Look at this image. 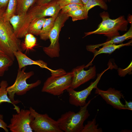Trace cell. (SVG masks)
I'll use <instances>...</instances> for the list:
<instances>
[{
	"instance_id": "cell-1",
	"label": "cell",
	"mask_w": 132,
	"mask_h": 132,
	"mask_svg": "<svg viewBox=\"0 0 132 132\" xmlns=\"http://www.w3.org/2000/svg\"><path fill=\"white\" fill-rule=\"evenodd\" d=\"M58 0H53L48 3L36 4L31 7L24 16L15 34L18 38L25 36L29 24L38 19L50 16L56 18L61 9Z\"/></svg>"
},
{
	"instance_id": "cell-2",
	"label": "cell",
	"mask_w": 132,
	"mask_h": 132,
	"mask_svg": "<svg viewBox=\"0 0 132 132\" xmlns=\"http://www.w3.org/2000/svg\"><path fill=\"white\" fill-rule=\"evenodd\" d=\"M91 100L81 107L77 113L69 111L62 114L57 121L60 129L65 132H81L84 122L90 115L87 107Z\"/></svg>"
},
{
	"instance_id": "cell-3",
	"label": "cell",
	"mask_w": 132,
	"mask_h": 132,
	"mask_svg": "<svg viewBox=\"0 0 132 132\" xmlns=\"http://www.w3.org/2000/svg\"><path fill=\"white\" fill-rule=\"evenodd\" d=\"M102 22L98 25L97 29L90 32L85 33L84 37L93 34H103L109 38L120 35L119 31H126L129 22L123 16L112 19L109 17L107 12L103 11L100 14Z\"/></svg>"
},
{
	"instance_id": "cell-4",
	"label": "cell",
	"mask_w": 132,
	"mask_h": 132,
	"mask_svg": "<svg viewBox=\"0 0 132 132\" xmlns=\"http://www.w3.org/2000/svg\"><path fill=\"white\" fill-rule=\"evenodd\" d=\"M0 46L4 54L13 61L14 53L21 50L20 41L16 36L9 21H5L0 15Z\"/></svg>"
},
{
	"instance_id": "cell-5",
	"label": "cell",
	"mask_w": 132,
	"mask_h": 132,
	"mask_svg": "<svg viewBox=\"0 0 132 132\" xmlns=\"http://www.w3.org/2000/svg\"><path fill=\"white\" fill-rule=\"evenodd\" d=\"M71 72L67 73L64 69L51 75L44 83L42 92L55 96L62 94L65 90L70 87L72 79Z\"/></svg>"
},
{
	"instance_id": "cell-6",
	"label": "cell",
	"mask_w": 132,
	"mask_h": 132,
	"mask_svg": "<svg viewBox=\"0 0 132 132\" xmlns=\"http://www.w3.org/2000/svg\"><path fill=\"white\" fill-rule=\"evenodd\" d=\"M25 67L21 69H18L14 83L7 88L9 97L15 105L20 102V101L14 100L15 94L18 95H24L31 89L39 85L41 82L40 80H38L33 83H27V80L33 75L34 73L33 71L25 72Z\"/></svg>"
},
{
	"instance_id": "cell-7",
	"label": "cell",
	"mask_w": 132,
	"mask_h": 132,
	"mask_svg": "<svg viewBox=\"0 0 132 132\" xmlns=\"http://www.w3.org/2000/svg\"><path fill=\"white\" fill-rule=\"evenodd\" d=\"M69 18L67 13L60 12L55 19L54 26L49 35L50 44L48 46L44 47L43 49L45 53L51 58L59 56V33L61 28Z\"/></svg>"
},
{
	"instance_id": "cell-8",
	"label": "cell",
	"mask_w": 132,
	"mask_h": 132,
	"mask_svg": "<svg viewBox=\"0 0 132 132\" xmlns=\"http://www.w3.org/2000/svg\"><path fill=\"white\" fill-rule=\"evenodd\" d=\"M30 113L34 117L30 126L35 132H63L60 128L57 122L47 114H40L30 107Z\"/></svg>"
},
{
	"instance_id": "cell-9",
	"label": "cell",
	"mask_w": 132,
	"mask_h": 132,
	"mask_svg": "<svg viewBox=\"0 0 132 132\" xmlns=\"http://www.w3.org/2000/svg\"><path fill=\"white\" fill-rule=\"evenodd\" d=\"M33 118L29 110L21 109L12 115L8 128L11 132H33L30 123Z\"/></svg>"
},
{
	"instance_id": "cell-10",
	"label": "cell",
	"mask_w": 132,
	"mask_h": 132,
	"mask_svg": "<svg viewBox=\"0 0 132 132\" xmlns=\"http://www.w3.org/2000/svg\"><path fill=\"white\" fill-rule=\"evenodd\" d=\"M109 68V67L100 73L97 74L95 80L91 82L88 87L82 90L77 91L70 88L67 89L66 90L69 95V102L70 104L76 107H81L85 105L87 98L92 90L97 87L102 75Z\"/></svg>"
},
{
	"instance_id": "cell-11",
	"label": "cell",
	"mask_w": 132,
	"mask_h": 132,
	"mask_svg": "<svg viewBox=\"0 0 132 132\" xmlns=\"http://www.w3.org/2000/svg\"><path fill=\"white\" fill-rule=\"evenodd\" d=\"M85 67V65H83L77 66L72 70V81L70 88L74 89L95 77L96 74L95 66L90 67L87 70L84 69Z\"/></svg>"
},
{
	"instance_id": "cell-12",
	"label": "cell",
	"mask_w": 132,
	"mask_h": 132,
	"mask_svg": "<svg viewBox=\"0 0 132 132\" xmlns=\"http://www.w3.org/2000/svg\"><path fill=\"white\" fill-rule=\"evenodd\" d=\"M95 88V93L100 95L107 104L117 109L125 110L124 104L120 100L124 97L121 91L112 88L106 90H101L97 87Z\"/></svg>"
},
{
	"instance_id": "cell-13",
	"label": "cell",
	"mask_w": 132,
	"mask_h": 132,
	"mask_svg": "<svg viewBox=\"0 0 132 132\" xmlns=\"http://www.w3.org/2000/svg\"><path fill=\"white\" fill-rule=\"evenodd\" d=\"M14 55L18 62L19 69H21L28 65H36L41 68L48 69L50 71L51 70L47 67V64L45 62L40 60L36 61L33 60L23 53L21 51L15 52Z\"/></svg>"
},
{
	"instance_id": "cell-14",
	"label": "cell",
	"mask_w": 132,
	"mask_h": 132,
	"mask_svg": "<svg viewBox=\"0 0 132 132\" xmlns=\"http://www.w3.org/2000/svg\"><path fill=\"white\" fill-rule=\"evenodd\" d=\"M132 38V26L131 24L129 29L123 35L114 36L111 38L110 40L103 43L87 45L86 46V49L88 51L92 52L96 48H99L100 46L108 44H119L122 42L126 40L131 39Z\"/></svg>"
},
{
	"instance_id": "cell-15",
	"label": "cell",
	"mask_w": 132,
	"mask_h": 132,
	"mask_svg": "<svg viewBox=\"0 0 132 132\" xmlns=\"http://www.w3.org/2000/svg\"><path fill=\"white\" fill-rule=\"evenodd\" d=\"M132 41L125 44H122L119 45L115 44H108L102 46L101 48H99V50H95L92 52L94 55V57L91 61L88 64L90 65L95 57L99 54L103 53L111 54L116 49L125 46L132 45Z\"/></svg>"
},
{
	"instance_id": "cell-16",
	"label": "cell",
	"mask_w": 132,
	"mask_h": 132,
	"mask_svg": "<svg viewBox=\"0 0 132 132\" xmlns=\"http://www.w3.org/2000/svg\"><path fill=\"white\" fill-rule=\"evenodd\" d=\"M7 82L5 80H2L0 83V105L3 102H7L12 104L14 106V109L17 112L20 110V108L14 105L11 101L7 95L8 92L7 88L8 87Z\"/></svg>"
},
{
	"instance_id": "cell-17",
	"label": "cell",
	"mask_w": 132,
	"mask_h": 132,
	"mask_svg": "<svg viewBox=\"0 0 132 132\" xmlns=\"http://www.w3.org/2000/svg\"><path fill=\"white\" fill-rule=\"evenodd\" d=\"M55 19L52 17L46 18L39 35L41 39L45 41L49 39V34L54 26Z\"/></svg>"
},
{
	"instance_id": "cell-18",
	"label": "cell",
	"mask_w": 132,
	"mask_h": 132,
	"mask_svg": "<svg viewBox=\"0 0 132 132\" xmlns=\"http://www.w3.org/2000/svg\"><path fill=\"white\" fill-rule=\"evenodd\" d=\"M36 0H16L15 14L25 15Z\"/></svg>"
},
{
	"instance_id": "cell-19",
	"label": "cell",
	"mask_w": 132,
	"mask_h": 132,
	"mask_svg": "<svg viewBox=\"0 0 132 132\" xmlns=\"http://www.w3.org/2000/svg\"><path fill=\"white\" fill-rule=\"evenodd\" d=\"M46 19L45 18H43L31 22L28 26L27 33H30L37 36L39 35Z\"/></svg>"
},
{
	"instance_id": "cell-20",
	"label": "cell",
	"mask_w": 132,
	"mask_h": 132,
	"mask_svg": "<svg viewBox=\"0 0 132 132\" xmlns=\"http://www.w3.org/2000/svg\"><path fill=\"white\" fill-rule=\"evenodd\" d=\"M13 60L5 54H0V77L3 76L12 64Z\"/></svg>"
},
{
	"instance_id": "cell-21",
	"label": "cell",
	"mask_w": 132,
	"mask_h": 132,
	"mask_svg": "<svg viewBox=\"0 0 132 132\" xmlns=\"http://www.w3.org/2000/svg\"><path fill=\"white\" fill-rule=\"evenodd\" d=\"M99 6L101 9L107 10L108 7L106 2L103 0H88L87 3L83 5L84 10L88 14L89 10L96 6Z\"/></svg>"
},
{
	"instance_id": "cell-22",
	"label": "cell",
	"mask_w": 132,
	"mask_h": 132,
	"mask_svg": "<svg viewBox=\"0 0 132 132\" xmlns=\"http://www.w3.org/2000/svg\"><path fill=\"white\" fill-rule=\"evenodd\" d=\"M24 37V42L22 44V48L26 50L32 49L36 45V38L34 35L29 33H27Z\"/></svg>"
},
{
	"instance_id": "cell-23",
	"label": "cell",
	"mask_w": 132,
	"mask_h": 132,
	"mask_svg": "<svg viewBox=\"0 0 132 132\" xmlns=\"http://www.w3.org/2000/svg\"><path fill=\"white\" fill-rule=\"evenodd\" d=\"M16 0H9L6 10L2 15L4 20L9 21L10 18L15 14Z\"/></svg>"
},
{
	"instance_id": "cell-24",
	"label": "cell",
	"mask_w": 132,
	"mask_h": 132,
	"mask_svg": "<svg viewBox=\"0 0 132 132\" xmlns=\"http://www.w3.org/2000/svg\"><path fill=\"white\" fill-rule=\"evenodd\" d=\"M67 13L69 17H70L72 18V21L73 22L86 19L88 17V14L86 13L84 9L69 11Z\"/></svg>"
},
{
	"instance_id": "cell-25",
	"label": "cell",
	"mask_w": 132,
	"mask_h": 132,
	"mask_svg": "<svg viewBox=\"0 0 132 132\" xmlns=\"http://www.w3.org/2000/svg\"><path fill=\"white\" fill-rule=\"evenodd\" d=\"M98 125L96 124V117L92 121H88L87 124L84 125L81 132H102L101 128H98Z\"/></svg>"
},
{
	"instance_id": "cell-26",
	"label": "cell",
	"mask_w": 132,
	"mask_h": 132,
	"mask_svg": "<svg viewBox=\"0 0 132 132\" xmlns=\"http://www.w3.org/2000/svg\"><path fill=\"white\" fill-rule=\"evenodd\" d=\"M25 15L15 14L10 19L9 21L13 28L15 34L18 29Z\"/></svg>"
},
{
	"instance_id": "cell-27",
	"label": "cell",
	"mask_w": 132,
	"mask_h": 132,
	"mask_svg": "<svg viewBox=\"0 0 132 132\" xmlns=\"http://www.w3.org/2000/svg\"><path fill=\"white\" fill-rule=\"evenodd\" d=\"M84 5L75 3L70 4L62 7L61 12L63 13H66L69 11L84 9Z\"/></svg>"
},
{
	"instance_id": "cell-28",
	"label": "cell",
	"mask_w": 132,
	"mask_h": 132,
	"mask_svg": "<svg viewBox=\"0 0 132 132\" xmlns=\"http://www.w3.org/2000/svg\"><path fill=\"white\" fill-rule=\"evenodd\" d=\"M58 2L61 9L63 7L71 3L84 5L81 0H58Z\"/></svg>"
},
{
	"instance_id": "cell-29",
	"label": "cell",
	"mask_w": 132,
	"mask_h": 132,
	"mask_svg": "<svg viewBox=\"0 0 132 132\" xmlns=\"http://www.w3.org/2000/svg\"><path fill=\"white\" fill-rule=\"evenodd\" d=\"M9 0H0V15L2 16L7 8Z\"/></svg>"
},
{
	"instance_id": "cell-30",
	"label": "cell",
	"mask_w": 132,
	"mask_h": 132,
	"mask_svg": "<svg viewBox=\"0 0 132 132\" xmlns=\"http://www.w3.org/2000/svg\"><path fill=\"white\" fill-rule=\"evenodd\" d=\"M0 128H2L6 132H9L8 125L2 119H0Z\"/></svg>"
},
{
	"instance_id": "cell-31",
	"label": "cell",
	"mask_w": 132,
	"mask_h": 132,
	"mask_svg": "<svg viewBox=\"0 0 132 132\" xmlns=\"http://www.w3.org/2000/svg\"><path fill=\"white\" fill-rule=\"evenodd\" d=\"M125 100V104H124L125 110H132V102L131 101H128Z\"/></svg>"
},
{
	"instance_id": "cell-32",
	"label": "cell",
	"mask_w": 132,
	"mask_h": 132,
	"mask_svg": "<svg viewBox=\"0 0 132 132\" xmlns=\"http://www.w3.org/2000/svg\"><path fill=\"white\" fill-rule=\"evenodd\" d=\"M53 0H36V4H40L48 3Z\"/></svg>"
},
{
	"instance_id": "cell-33",
	"label": "cell",
	"mask_w": 132,
	"mask_h": 132,
	"mask_svg": "<svg viewBox=\"0 0 132 132\" xmlns=\"http://www.w3.org/2000/svg\"><path fill=\"white\" fill-rule=\"evenodd\" d=\"M84 5H85L87 3L88 0H81Z\"/></svg>"
},
{
	"instance_id": "cell-34",
	"label": "cell",
	"mask_w": 132,
	"mask_h": 132,
	"mask_svg": "<svg viewBox=\"0 0 132 132\" xmlns=\"http://www.w3.org/2000/svg\"><path fill=\"white\" fill-rule=\"evenodd\" d=\"M5 54L3 52L0 46V54Z\"/></svg>"
},
{
	"instance_id": "cell-35",
	"label": "cell",
	"mask_w": 132,
	"mask_h": 132,
	"mask_svg": "<svg viewBox=\"0 0 132 132\" xmlns=\"http://www.w3.org/2000/svg\"><path fill=\"white\" fill-rule=\"evenodd\" d=\"M103 0L104 1L106 2H110L111 1V0Z\"/></svg>"
},
{
	"instance_id": "cell-36",
	"label": "cell",
	"mask_w": 132,
	"mask_h": 132,
	"mask_svg": "<svg viewBox=\"0 0 132 132\" xmlns=\"http://www.w3.org/2000/svg\"><path fill=\"white\" fill-rule=\"evenodd\" d=\"M3 115L0 114V119H3Z\"/></svg>"
}]
</instances>
